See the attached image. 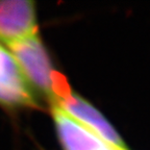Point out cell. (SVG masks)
<instances>
[{"mask_svg": "<svg viewBox=\"0 0 150 150\" xmlns=\"http://www.w3.org/2000/svg\"><path fill=\"white\" fill-rule=\"evenodd\" d=\"M29 87L53 103L51 91L52 66L46 48L37 35L7 45Z\"/></svg>", "mask_w": 150, "mask_h": 150, "instance_id": "obj_1", "label": "cell"}, {"mask_svg": "<svg viewBox=\"0 0 150 150\" xmlns=\"http://www.w3.org/2000/svg\"><path fill=\"white\" fill-rule=\"evenodd\" d=\"M0 104L9 108H37L35 93L12 54L0 45Z\"/></svg>", "mask_w": 150, "mask_h": 150, "instance_id": "obj_3", "label": "cell"}, {"mask_svg": "<svg viewBox=\"0 0 150 150\" xmlns=\"http://www.w3.org/2000/svg\"><path fill=\"white\" fill-rule=\"evenodd\" d=\"M59 106H61L73 119L77 120L89 128L106 145L115 148L116 150H128L108 120L79 95L71 94V96L59 103Z\"/></svg>", "mask_w": 150, "mask_h": 150, "instance_id": "obj_4", "label": "cell"}, {"mask_svg": "<svg viewBox=\"0 0 150 150\" xmlns=\"http://www.w3.org/2000/svg\"><path fill=\"white\" fill-rule=\"evenodd\" d=\"M38 35L35 3L29 0L0 1V41L6 45Z\"/></svg>", "mask_w": 150, "mask_h": 150, "instance_id": "obj_2", "label": "cell"}, {"mask_svg": "<svg viewBox=\"0 0 150 150\" xmlns=\"http://www.w3.org/2000/svg\"><path fill=\"white\" fill-rule=\"evenodd\" d=\"M51 110L64 150H108L110 147L57 104L51 105Z\"/></svg>", "mask_w": 150, "mask_h": 150, "instance_id": "obj_5", "label": "cell"}]
</instances>
